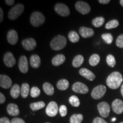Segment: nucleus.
<instances>
[{"label":"nucleus","mask_w":123,"mask_h":123,"mask_svg":"<svg viewBox=\"0 0 123 123\" xmlns=\"http://www.w3.org/2000/svg\"><path fill=\"white\" fill-rule=\"evenodd\" d=\"M4 12H3L2 9H0V22H2L3 21V17H4Z\"/></svg>","instance_id":"nucleus-44"},{"label":"nucleus","mask_w":123,"mask_h":123,"mask_svg":"<svg viewBox=\"0 0 123 123\" xmlns=\"http://www.w3.org/2000/svg\"></svg>","instance_id":"nucleus-50"},{"label":"nucleus","mask_w":123,"mask_h":123,"mask_svg":"<svg viewBox=\"0 0 123 123\" xmlns=\"http://www.w3.org/2000/svg\"><path fill=\"white\" fill-rule=\"evenodd\" d=\"M43 89L44 92H45L47 95H53L54 93V88L52 84L50 83L46 82L43 84Z\"/></svg>","instance_id":"nucleus-23"},{"label":"nucleus","mask_w":123,"mask_h":123,"mask_svg":"<svg viewBox=\"0 0 123 123\" xmlns=\"http://www.w3.org/2000/svg\"><path fill=\"white\" fill-rule=\"evenodd\" d=\"M59 111L60 113V115H61L62 117H64L66 116L67 113V108L66 105H62L59 107Z\"/></svg>","instance_id":"nucleus-38"},{"label":"nucleus","mask_w":123,"mask_h":123,"mask_svg":"<svg viewBox=\"0 0 123 123\" xmlns=\"http://www.w3.org/2000/svg\"><path fill=\"white\" fill-rule=\"evenodd\" d=\"M25 7L22 4H18L9 10L8 17L11 20H15L18 18L24 11Z\"/></svg>","instance_id":"nucleus-4"},{"label":"nucleus","mask_w":123,"mask_h":123,"mask_svg":"<svg viewBox=\"0 0 123 123\" xmlns=\"http://www.w3.org/2000/svg\"><path fill=\"white\" fill-rule=\"evenodd\" d=\"M79 32L80 35L84 38H88L93 36L94 35V30L91 28H88V27H86L82 26L80 27Z\"/></svg>","instance_id":"nucleus-17"},{"label":"nucleus","mask_w":123,"mask_h":123,"mask_svg":"<svg viewBox=\"0 0 123 123\" xmlns=\"http://www.w3.org/2000/svg\"><path fill=\"white\" fill-rule=\"evenodd\" d=\"M104 21H105V19L104 17H99L95 18L92 20V24L95 27H100L104 24Z\"/></svg>","instance_id":"nucleus-31"},{"label":"nucleus","mask_w":123,"mask_h":123,"mask_svg":"<svg viewBox=\"0 0 123 123\" xmlns=\"http://www.w3.org/2000/svg\"><path fill=\"white\" fill-rule=\"evenodd\" d=\"M120 4L123 7V0H120Z\"/></svg>","instance_id":"nucleus-47"},{"label":"nucleus","mask_w":123,"mask_h":123,"mask_svg":"<svg viewBox=\"0 0 123 123\" xmlns=\"http://www.w3.org/2000/svg\"><path fill=\"white\" fill-rule=\"evenodd\" d=\"M108 123L107 121L103 119V118L101 117H98L95 118L94 120H93V123Z\"/></svg>","instance_id":"nucleus-39"},{"label":"nucleus","mask_w":123,"mask_h":123,"mask_svg":"<svg viewBox=\"0 0 123 123\" xmlns=\"http://www.w3.org/2000/svg\"><path fill=\"white\" fill-rule=\"evenodd\" d=\"M100 58L98 54H94L92 55L89 59V63L91 66H96L99 63Z\"/></svg>","instance_id":"nucleus-26"},{"label":"nucleus","mask_w":123,"mask_h":123,"mask_svg":"<svg viewBox=\"0 0 123 123\" xmlns=\"http://www.w3.org/2000/svg\"><path fill=\"white\" fill-rule=\"evenodd\" d=\"M123 123V121H122V122H121V123Z\"/></svg>","instance_id":"nucleus-49"},{"label":"nucleus","mask_w":123,"mask_h":123,"mask_svg":"<svg viewBox=\"0 0 123 123\" xmlns=\"http://www.w3.org/2000/svg\"><path fill=\"white\" fill-rule=\"evenodd\" d=\"M66 57L63 54H58L55 56L52 59V64L54 66H59L65 62Z\"/></svg>","instance_id":"nucleus-21"},{"label":"nucleus","mask_w":123,"mask_h":123,"mask_svg":"<svg viewBox=\"0 0 123 123\" xmlns=\"http://www.w3.org/2000/svg\"><path fill=\"white\" fill-rule=\"evenodd\" d=\"M44 22H45V17L41 12H34L31 15L30 23L33 26H39L43 24Z\"/></svg>","instance_id":"nucleus-3"},{"label":"nucleus","mask_w":123,"mask_h":123,"mask_svg":"<svg viewBox=\"0 0 123 123\" xmlns=\"http://www.w3.org/2000/svg\"><path fill=\"white\" fill-rule=\"evenodd\" d=\"M41 93V91L37 87H32L30 91V95L32 98H37L39 96Z\"/></svg>","instance_id":"nucleus-36"},{"label":"nucleus","mask_w":123,"mask_h":123,"mask_svg":"<svg viewBox=\"0 0 123 123\" xmlns=\"http://www.w3.org/2000/svg\"><path fill=\"white\" fill-rule=\"evenodd\" d=\"M116 44L119 48H123V34L120 35L116 39Z\"/></svg>","instance_id":"nucleus-37"},{"label":"nucleus","mask_w":123,"mask_h":123,"mask_svg":"<svg viewBox=\"0 0 123 123\" xmlns=\"http://www.w3.org/2000/svg\"><path fill=\"white\" fill-rule=\"evenodd\" d=\"M55 11L59 15L62 17H67L70 15V11L68 7L64 4H56L54 7Z\"/></svg>","instance_id":"nucleus-7"},{"label":"nucleus","mask_w":123,"mask_h":123,"mask_svg":"<svg viewBox=\"0 0 123 123\" xmlns=\"http://www.w3.org/2000/svg\"><path fill=\"white\" fill-rule=\"evenodd\" d=\"M116 120V118H115V117L113 118V119H112V122H114V121H115Z\"/></svg>","instance_id":"nucleus-48"},{"label":"nucleus","mask_w":123,"mask_h":123,"mask_svg":"<svg viewBox=\"0 0 123 123\" xmlns=\"http://www.w3.org/2000/svg\"><path fill=\"white\" fill-rule=\"evenodd\" d=\"M5 2H6V4L7 5L12 6V5H13L14 4L15 1H14V0H6Z\"/></svg>","instance_id":"nucleus-43"},{"label":"nucleus","mask_w":123,"mask_h":123,"mask_svg":"<svg viewBox=\"0 0 123 123\" xmlns=\"http://www.w3.org/2000/svg\"><path fill=\"white\" fill-rule=\"evenodd\" d=\"M44 106H45V103H44V102L41 101H38V102L33 103L30 104V107L32 111H38L43 108L44 107Z\"/></svg>","instance_id":"nucleus-28"},{"label":"nucleus","mask_w":123,"mask_h":123,"mask_svg":"<svg viewBox=\"0 0 123 123\" xmlns=\"http://www.w3.org/2000/svg\"><path fill=\"white\" fill-rule=\"evenodd\" d=\"M6 98L5 96H4V95L2 93H0V104H3L4 103L5 101Z\"/></svg>","instance_id":"nucleus-42"},{"label":"nucleus","mask_w":123,"mask_h":123,"mask_svg":"<svg viewBox=\"0 0 123 123\" xmlns=\"http://www.w3.org/2000/svg\"><path fill=\"white\" fill-rule=\"evenodd\" d=\"M119 22L117 19H112L109 21L107 24L105 25V29L107 30H110L112 29L116 28L119 26Z\"/></svg>","instance_id":"nucleus-32"},{"label":"nucleus","mask_w":123,"mask_h":123,"mask_svg":"<svg viewBox=\"0 0 123 123\" xmlns=\"http://www.w3.org/2000/svg\"><path fill=\"white\" fill-rule=\"evenodd\" d=\"M22 44L26 50L31 51L35 48L37 46V42L34 39L30 38L23 40Z\"/></svg>","instance_id":"nucleus-11"},{"label":"nucleus","mask_w":123,"mask_h":123,"mask_svg":"<svg viewBox=\"0 0 123 123\" xmlns=\"http://www.w3.org/2000/svg\"><path fill=\"white\" fill-rule=\"evenodd\" d=\"M30 65L34 68H37L41 64V58L38 55L33 54L30 58Z\"/></svg>","instance_id":"nucleus-20"},{"label":"nucleus","mask_w":123,"mask_h":123,"mask_svg":"<svg viewBox=\"0 0 123 123\" xmlns=\"http://www.w3.org/2000/svg\"><path fill=\"white\" fill-rule=\"evenodd\" d=\"M112 108L115 113L121 114L123 112V101L120 99H115L112 102Z\"/></svg>","instance_id":"nucleus-14"},{"label":"nucleus","mask_w":123,"mask_h":123,"mask_svg":"<svg viewBox=\"0 0 123 123\" xmlns=\"http://www.w3.org/2000/svg\"><path fill=\"white\" fill-rule=\"evenodd\" d=\"M111 2L110 0H99V2L101 4H108Z\"/></svg>","instance_id":"nucleus-45"},{"label":"nucleus","mask_w":123,"mask_h":123,"mask_svg":"<svg viewBox=\"0 0 123 123\" xmlns=\"http://www.w3.org/2000/svg\"><path fill=\"white\" fill-rule=\"evenodd\" d=\"M68 39L72 43H76L79 41V35L75 31H71L68 35Z\"/></svg>","instance_id":"nucleus-29"},{"label":"nucleus","mask_w":123,"mask_h":123,"mask_svg":"<svg viewBox=\"0 0 123 123\" xmlns=\"http://www.w3.org/2000/svg\"><path fill=\"white\" fill-rule=\"evenodd\" d=\"M21 92V88L17 84L14 85L10 90V95L14 99H17L19 97Z\"/></svg>","instance_id":"nucleus-22"},{"label":"nucleus","mask_w":123,"mask_h":123,"mask_svg":"<svg viewBox=\"0 0 123 123\" xmlns=\"http://www.w3.org/2000/svg\"><path fill=\"white\" fill-rule=\"evenodd\" d=\"M72 90L74 92L78 93H81V94H86L88 92L89 89L86 84L81 82L75 83L72 86Z\"/></svg>","instance_id":"nucleus-9"},{"label":"nucleus","mask_w":123,"mask_h":123,"mask_svg":"<svg viewBox=\"0 0 123 123\" xmlns=\"http://www.w3.org/2000/svg\"><path fill=\"white\" fill-rule=\"evenodd\" d=\"M18 67L21 73L26 74L27 73L29 70L28 61L26 56L22 55L19 58V62H18Z\"/></svg>","instance_id":"nucleus-12"},{"label":"nucleus","mask_w":123,"mask_h":123,"mask_svg":"<svg viewBox=\"0 0 123 123\" xmlns=\"http://www.w3.org/2000/svg\"><path fill=\"white\" fill-rule=\"evenodd\" d=\"M7 39L10 44L14 45L18 41V36L17 31L13 29L9 30L7 34Z\"/></svg>","instance_id":"nucleus-15"},{"label":"nucleus","mask_w":123,"mask_h":123,"mask_svg":"<svg viewBox=\"0 0 123 123\" xmlns=\"http://www.w3.org/2000/svg\"><path fill=\"white\" fill-rule=\"evenodd\" d=\"M69 102H70L71 105L75 107H78L80 104L79 98L75 95H73L70 97V99H69Z\"/></svg>","instance_id":"nucleus-33"},{"label":"nucleus","mask_w":123,"mask_h":123,"mask_svg":"<svg viewBox=\"0 0 123 123\" xmlns=\"http://www.w3.org/2000/svg\"><path fill=\"white\" fill-rule=\"evenodd\" d=\"M84 62V57L81 55H76L73 61V66L75 68H78L83 64Z\"/></svg>","instance_id":"nucleus-25"},{"label":"nucleus","mask_w":123,"mask_h":123,"mask_svg":"<svg viewBox=\"0 0 123 123\" xmlns=\"http://www.w3.org/2000/svg\"><path fill=\"white\" fill-rule=\"evenodd\" d=\"M121 95H122L123 97V84H122V86H121Z\"/></svg>","instance_id":"nucleus-46"},{"label":"nucleus","mask_w":123,"mask_h":123,"mask_svg":"<svg viewBox=\"0 0 123 123\" xmlns=\"http://www.w3.org/2000/svg\"><path fill=\"white\" fill-rule=\"evenodd\" d=\"M12 81L8 76L6 75H0V86L3 88L8 89L12 86Z\"/></svg>","instance_id":"nucleus-16"},{"label":"nucleus","mask_w":123,"mask_h":123,"mask_svg":"<svg viewBox=\"0 0 123 123\" xmlns=\"http://www.w3.org/2000/svg\"><path fill=\"white\" fill-rule=\"evenodd\" d=\"M67 44V40L65 37L58 35L55 37L50 42L51 48L55 51H59L64 48Z\"/></svg>","instance_id":"nucleus-2"},{"label":"nucleus","mask_w":123,"mask_h":123,"mask_svg":"<svg viewBox=\"0 0 123 123\" xmlns=\"http://www.w3.org/2000/svg\"><path fill=\"white\" fill-rule=\"evenodd\" d=\"M30 91V86L27 83L22 84L21 88V94L23 98H26L28 96Z\"/></svg>","instance_id":"nucleus-27"},{"label":"nucleus","mask_w":123,"mask_h":123,"mask_svg":"<svg viewBox=\"0 0 123 123\" xmlns=\"http://www.w3.org/2000/svg\"><path fill=\"white\" fill-rule=\"evenodd\" d=\"M123 76L119 72L115 71L111 74L106 80V83L109 88L116 90L121 86L123 82Z\"/></svg>","instance_id":"nucleus-1"},{"label":"nucleus","mask_w":123,"mask_h":123,"mask_svg":"<svg viewBox=\"0 0 123 123\" xmlns=\"http://www.w3.org/2000/svg\"><path fill=\"white\" fill-rule=\"evenodd\" d=\"M4 62L7 67H12L15 65L16 61L13 54L7 52L4 56Z\"/></svg>","instance_id":"nucleus-13"},{"label":"nucleus","mask_w":123,"mask_h":123,"mask_svg":"<svg viewBox=\"0 0 123 123\" xmlns=\"http://www.w3.org/2000/svg\"><path fill=\"white\" fill-rule=\"evenodd\" d=\"M0 123H12L11 121H10L8 118L4 117L0 119Z\"/></svg>","instance_id":"nucleus-41"},{"label":"nucleus","mask_w":123,"mask_h":123,"mask_svg":"<svg viewBox=\"0 0 123 123\" xmlns=\"http://www.w3.org/2000/svg\"><path fill=\"white\" fill-rule=\"evenodd\" d=\"M101 38H103V39L104 40V42H105L106 43L108 44H111L112 42H113V36H112V35L110 33L103 34L101 35Z\"/></svg>","instance_id":"nucleus-34"},{"label":"nucleus","mask_w":123,"mask_h":123,"mask_svg":"<svg viewBox=\"0 0 123 123\" xmlns=\"http://www.w3.org/2000/svg\"><path fill=\"white\" fill-rule=\"evenodd\" d=\"M56 87L58 89L61 91L67 90L69 87V82L66 79H61L58 81L56 84Z\"/></svg>","instance_id":"nucleus-24"},{"label":"nucleus","mask_w":123,"mask_h":123,"mask_svg":"<svg viewBox=\"0 0 123 123\" xmlns=\"http://www.w3.org/2000/svg\"><path fill=\"white\" fill-rule=\"evenodd\" d=\"M106 61H107L108 65L110 66V67H114L115 65H116V59H115L114 56L111 54H109L107 55V58H106Z\"/></svg>","instance_id":"nucleus-35"},{"label":"nucleus","mask_w":123,"mask_h":123,"mask_svg":"<svg viewBox=\"0 0 123 123\" xmlns=\"http://www.w3.org/2000/svg\"><path fill=\"white\" fill-rule=\"evenodd\" d=\"M7 112L12 116H17L19 114V110L18 105L14 103H10L7 106Z\"/></svg>","instance_id":"nucleus-18"},{"label":"nucleus","mask_w":123,"mask_h":123,"mask_svg":"<svg viewBox=\"0 0 123 123\" xmlns=\"http://www.w3.org/2000/svg\"><path fill=\"white\" fill-rule=\"evenodd\" d=\"M75 9L80 13L85 15L89 13L91 11V7L87 2L82 1H79L75 4Z\"/></svg>","instance_id":"nucleus-6"},{"label":"nucleus","mask_w":123,"mask_h":123,"mask_svg":"<svg viewBox=\"0 0 123 123\" xmlns=\"http://www.w3.org/2000/svg\"><path fill=\"white\" fill-rule=\"evenodd\" d=\"M106 91H107V89L104 86H98L92 90L91 96L94 99H100L104 96Z\"/></svg>","instance_id":"nucleus-5"},{"label":"nucleus","mask_w":123,"mask_h":123,"mask_svg":"<svg viewBox=\"0 0 123 123\" xmlns=\"http://www.w3.org/2000/svg\"><path fill=\"white\" fill-rule=\"evenodd\" d=\"M12 123H26L24 120L19 117H15L12 120Z\"/></svg>","instance_id":"nucleus-40"},{"label":"nucleus","mask_w":123,"mask_h":123,"mask_svg":"<svg viewBox=\"0 0 123 123\" xmlns=\"http://www.w3.org/2000/svg\"><path fill=\"white\" fill-rule=\"evenodd\" d=\"M80 75L84 77L87 80L90 81H93L95 79V75L92 72L86 68H82L79 70Z\"/></svg>","instance_id":"nucleus-19"},{"label":"nucleus","mask_w":123,"mask_h":123,"mask_svg":"<svg viewBox=\"0 0 123 123\" xmlns=\"http://www.w3.org/2000/svg\"><path fill=\"white\" fill-rule=\"evenodd\" d=\"M97 107H98V110L101 117L105 118L109 116L111 108L110 105L107 102L103 101V102L100 103L98 104Z\"/></svg>","instance_id":"nucleus-8"},{"label":"nucleus","mask_w":123,"mask_h":123,"mask_svg":"<svg viewBox=\"0 0 123 123\" xmlns=\"http://www.w3.org/2000/svg\"><path fill=\"white\" fill-rule=\"evenodd\" d=\"M58 112V104L55 101H51L47 105L46 109V114L50 117H54L57 115Z\"/></svg>","instance_id":"nucleus-10"},{"label":"nucleus","mask_w":123,"mask_h":123,"mask_svg":"<svg viewBox=\"0 0 123 123\" xmlns=\"http://www.w3.org/2000/svg\"><path fill=\"white\" fill-rule=\"evenodd\" d=\"M83 120V116L81 114H74L71 116L70 123H81Z\"/></svg>","instance_id":"nucleus-30"}]
</instances>
